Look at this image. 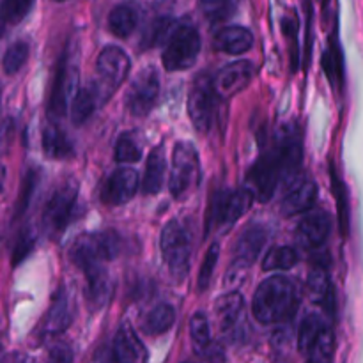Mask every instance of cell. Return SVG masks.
Here are the masks:
<instances>
[{"mask_svg":"<svg viewBox=\"0 0 363 363\" xmlns=\"http://www.w3.org/2000/svg\"><path fill=\"white\" fill-rule=\"evenodd\" d=\"M296 308V287L286 277H272L254 294V315L262 325L282 323Z\"/></svg>","mask_w":363,"mask_h":363,"instance_id":"obj_1","label":"cell"},{"mask_svg":"<svg viewBox=\"0 0 363 363\" xmlns=\"http://www.w3.org/2000/svg\"><path fill=\"white\" fill-rule=\"evenodd\" d=\"M121 240L112 230L105 233H91L78 236L69 248V259L74 266L87 272V269L103 266L119 255Z\"/></svg>","mask_w":363,"mask_h":363,"instance_id":"obj_2","label":"cell"},{"mask_svg":"<svg viewBox=\"0 0 363 363\" xmlns=\"http://www.w3.org/2000/svg\"><path fill=\"white\" fill-rule=\"evenodd\" d=\"M218 96L215 80L208 73H201L195 78L188 94V113L195 130L201 133H206L213 126Z\"/></svg>","mask_w":363,"mask_h":363,"instance_id":"obj_3","label":"cell"},{"mask_svg":"<svg viewBox=\"0 0 363 363\" xmlns=\"http://www.w3.org/2000/svg\"><path fill=\"white\" fill-rule=\"evenodd\" d=\"M162 255L167 268L176 279H183L188 273L191 255V238L186 227L177 220H172L165 225L162 233Z\"/></svg>","mask_w":363,"mask_h":363,"instance_id":"obj_4","label":"cell"},{"mask_svg":"<svg viewBox=\"0 0 363 363\" xmlns=\"http://www.w3.org/2000/svg\"><path fill=\"white\" fill-rule=\"evenodd\" d=\"M201 53V35L191 25H177L163 52V66L169 71L190 69Z\"/></svg>","mask_w":363,"mask_h":363,"instance_id":"obj_5","label":"cell"},{"mask_svg":"<svg viewBox=\"0 0 363 363\" xmlns=\"http://www.w3.org/2000/svg\"><path fill=\"white\" fill-rule=\"evenodd\" d=\"M201 167H199L197 149L190 142H179L172 151L170 167V191L176 199L184 197L195 184H199Z\"/></svg>","mask_w":363,"mask_h":363,"instance_id":"obj_6","label":"cell"},{"mask_svg":"<svg viewBox=\"0 0 363 363\" xmlns=\"http://www.w3.org/2000/svg\"><path fill=\"white\" fill-rule=\"evenodd\" d=\"M269 151L277 158L280 167L282 181L291 186L298 179V170L301 165V135L294 124H284L275 135V140Z\"/></svg>","mask_w":363,"mask_h":363,"instance_id":"obj_7","label":"cell"},{"mask_svg":"<svg viewBox=\"0 0 363 363\" xmlns=\"http://www.w3.org/2000/svg\"><path fill=\"white\" fill-rule=\"evenodd\" d=\"M131 60L128 53L119 46H106L96 60V73H98V91L103 99L108 98L116 89L121 87L130 73Z\"/></svg>","mask_w":363,"mask_h":363,"instance_id":"obj_8","label":"cell"},{"mask_svg":"<svg viewBox=\"0 0 363 363\" xmlns=\"http://www.w3.org/2000/svg\"><path fill=\"white\" fill-rule=\"evenodd\" d=\"M77 197L78 184L73 179H67L53 191L43 211V227L50 236H59L64 233L77 204Z\"/></svg>","mask_w":363,"mask_h":363,"instance_id":"obj_9","label":"cell"},{"mask_svg":"<svg viewBox=\"0 0 363 363\" xmlns=\"http://www.w3.org/2000/svg\"><path fill=\"white\" fill-rule=\"evenodd\" d=\"M160 96V74L152 66L144 67L131 82L126 94V106L131 116L144 117L151 112Z\"/></svg>","mask_w":363,"mask_h":363,"instance_id":"obj_10","label":"cell"},{"mask_svg":"<svg viewBox=\"0 0 363 363\" xmlns=\"http://www.w3.org/2000/svg\"><path fill=\"white\" fill-rule=\"evenodd\" d=\"M279 181H282L280 167L273 152L268 151L257 160L254 169L248 174L247 188L254 195V199H257L259 202H266L273 197Z\"/></svg>","mask_w":363,"mask_h":363,"instance_id":"obj_11","label":"cell"},{"mask_svg":"<svg viewBox=\"0 0 363 363\" xmlns=\"http://www.w3.org/2000/svg\"><path fill=\"white\" fill-rule=\"evenodd\" d=\"M266 243V230L262 227L254 225L248 227L241 238L238 240L236 248H234V261L230 264L229 280L238 282L243 279L245 272L250 268L252 262L259 257Z\"/></svg>","mask_w":363,"mask_h":363,"instance_id":"obj_12","label":"cell"},{"mask_svg":"<svg viewBox=\"0 0 363 363\" xmlns=\"http://www.w3.org/2000/svg\"><path fill=\"white\" fill-rule=\"evenodd\" d=\"M252 202H254V195L248 188L220 191L211 202V222L215 225H230L248 211Z\"/></svg>","mask_w":363,"mask_h":363,"instance_id":"obj_13","label":"cell"},{"mask_svg":"<svg viewBox=\"0 0 363 363\" xmlns=\"http://www.w3.org/2000/svg\"><path fill=\"white\" fill-rule=\"evenodd\" d=\"M78 92V69L74 66L66 64V60L59 64L55 84H53L52 98H50V116L62 117L73 98Z\"/></svg>","mask_w":363,"mask_h":363,"instance_id":"obj_14","label":"cell"},{"mask_svg":"<svg viewBox=\"0 0 363 363\" xmlns=\"http://www.w3.org/2000/svg\"><path fill=\"white\" fill-rule=\"evenodd\" d=\"M113 363H147L149 353L130 323H123L113 337Z\"/></svg>","mask_w":363,"mask_h":363,"instance_id":"obj_15","label":"cell"},{"mask_svg":"<svg viewBox=\"0 0 363 363\" xmlns=\"http://www.w3.org/2000/svg\"><path fill=\"white\" fill-rule=\"evenodd\" d=\"M215 318L222 335H236L245 323V301L240 293H229L215 303Z\"/></svg>","mask_w":363,"mask_h":363,"instance_id":"obj_16","label":"cell"},{"mask_svg":"<svg viewBox=\"0 0 363 363\" xmlns=\"http://www.w3.org/2000/svg\"><path fill=\"white\" fill-rule=\"evenodd\" d=\"M138 174L130 167H121L106 181L103 188V201L110 206L126 204L138 190Z\"/></svg>","mask_w":363,"mask_h":363,"instance_id":"obj_17","label":"cell"},{"mask_svg":"<svg viewBox=\"0 0 363 363\" xmlns=\"http://www.w3.org/2000/svg\"><path fill=\"white\" fill-rule=\"evenodd\" d=\"M254 77V64L250 60H236L223 67L216 77V91L220 96H234L243 91Z\"/></svg>","mask_w":363,"mask_h":363,"instance_id":"obj_18","label":"cell"},{"mask_svg":"<svg viewBox=\"0 0 363 363\" xmlns=\"http://www.w3.org/2000/svg\"><path fill=\"white\" fill-rule=\"evenodd\" d=\"M71 318H73V314H71L69 296L66 294V291L59 289L53 296V301L50 305L48 312H46L45 319H43L41 335L45 339L60 335L71 325Z\"/></svg>","mask_w":363,"mask_h":363,"instance_id":"obj_19","label":"cell"},{"mask_svg":"<svg viewBox=\"0 0 363 363\" xmlns=\"http://www.w3.org/2000/svg\"><path fill=\"white\" fill-rule=\"evenodd\" d=\"M332 230V218L328 213H312L301 220L298 227V240L307 248H319L328 240Z\"/></svg>","mask_w":363,"mask_h":363,"instance_id":"obj_20","label":"cell"},{"mask_svg":"<svg viewBox=\"0 0 363 363\" xmlns=\"http://www.w3.org/2000/svg\"><path fill=\"white\" fill-rule=\"evenodd\" d=\"M318 197V186L312 179L294 181L287 190V195L282 201V213L286 216H293L296 213H303L312 208Z\"/></svg>","mask_w":363,"mask_h":363,"instance_id":"obj_21","label":"cell"},{"mask_svg":"<svg viewBox=\"0 0 363 363\" xmlns=\"http://www.w3.org/2000/svg\"><path fill=\"white\" fill-rule=\"evenodd\" d=\"M87 275V301L92 311H99L105 307L112 294L110 277L103 266H96L85 272Z\"/></svg>","mask_w":363,"mask_h":363,"instance_id":"obj_22","label":"cell"},{"mask_svg":"<svg viewBox=\"0 0 363 363\" xmlns=\"http://www.w3.org/2000/svg\"><path fill=\"white\" fill-rule=\"evenodd\" d=\"M254 45V35L245 27H225L216 34L215 46L220 52L230 53V55H240L248 52Z\"/></svg>","mask_w":363,"mask_h":363,"instance_id":"obj_23","label":"cell"},{"mask_svg":"<svg viewBox=\"0 0 363 363\" xmlns=\"http://www.w3.org/2000/svg\"><path fill=\"white\" fill-rule=\"evenodd\" d=\"M165 170H167V160L163 155V149L158 147L149 155L147 163H145V172L142 177V191L145 195L158 194L165 181Z\"/></svg>","mask_w":363,"mask_h":363,"instance_id":"obj_24","label":"cell"},{"mask_svg":"<svg viewBox=\"0 0 363 363\" xmlns=\"http://www.w3.org/2000/svg\"><path fill=\"white\" fill-rule=\"evenodd\" d=\"M43 149H45L46 156L55 160L69 158L73 155V145H71L69 138L57 124H48L43 130Z\"/></svg>","mask_w":363,"mask_h":363,"instance_id":"obj_25","label":"cell"},{"mask_svg":"<svg viewBox=\"0 0 363 363\" xmlns=\"http://www.w3.org/2000/svg\"><path fill=\"white\" fill-rule=\"evenodd\" d=\"M138 11L131 4H119L108 16V27L117 38H128L137 28Z\"/></svg>","mask_w":363,"mask_h":363,"instance_id":"obj_26","label":"cell"},{"mask_svg":"<svg viewBox=\"0 0 363 363\" xmlns=\"http://www.w3.org/2000/svg\"><path fill=\"white\" fill-rule=\"evenodd\" d=\"M99 98H101V94L94 85L80 89L73 98V103H71V121L74 124H84L94 113Z\"/></svg>","mask_w":363,"mask_h":363,"instance_id":"obj_27","label":"cell"},{"mask_svg":"<svg viewBox=\"0 0 363 363\" xmlns=\"http://www.w3.org/2000/svg\"><path fill=\"white\" fill-rule=\"evenodd\" d=\"M305 357H307V363H333V357H335V333H333V330L328 325L323 328L318 339L312 342Z\"/></svg>","mask_w":363,"mask_h":363,"instance_id":"obj_28","label":"cell"},{"mask_svg":"<svg viewBox=\"0 0 363 363\" xmlns=\"http://www.w3.org/2000/svg\"><path fill=\"white\" fill-rule=\"evenodd\" d=\"M34 0H2L0 4V35L6 34L9 28L16 27L28 13H30Z\"/></svg>","mask_w":363,"mask_h":363,"instance_id":"obj_29","label":"cell"},{"mask_svg":"<svg viewBox=\"0 0 363 363\" xmlns=\"http://www.w3.org/2000/svg\"><path fill=\"white\" fill-rule=\"evenodd\" d=\"M176 321V312L170 305L160 303L145 315L144 319V332L149 335H162L169 332Z\"/></svg>","mask_w":363,"mask_h":363,"instance_id":"obj_30","label":"cell"},{"mask_svg":"<svg viewBox=\"0 0 363 363\" xmlns=\"http://www.w3.org/2000/svg\"><path fill=\"white\" fill-rule=\"evenodd\" d=\"M176 27L177 23L172 18H158V20H155L145 28L144 35H142V48H152V46H160L163 43L167 45Z\"/></svg>","mask_w":363,"mask_h":363,"instance_id":"obj_31","label":"cell"},{"mask_svg":"<svg viewBox=\"0 0 363 363\" xmlns=\"http://www.w3.org/2000/svg\"><path fill=\"white\" fill-rule=\"evenodd\" d=\"M308 289H311L312 296L318 303L333 312V287L330 284L328 275L323 269H315L311 277H308Z\"/></svg>","mask_w":363,"mask_h":363,"instance_id":"obj_32","label":"cell"},{"mask_svg":"<svg viewBox=\"0 0 363 363\" xmlns=\"http://www.w3.org/2000/svg\"><path fill=\"white\" fill-rule=\"evenodd\" d=\"M325 326L326 321L318 314H311L303 319V323L300 326V332H298V350L301 351V354L307 353L308 347L318 339V335L323 332Z\"/></svg>","mask_w":363,"mask_h":363,"instance_id":"obj_33","label":"cell"},{"mask_svg":"<svg viewBox=\"0 0 363 363\" xmlns=\"http://www.w3.org/2000/svg\"><path fill=\"white\" fill-rule=\"evenodd\" d=\"M298 262V252L291 247H277L266 254L262 268L266 272H275V269H291Z\"/></svg>","mask_w":363,"mask_h":363,"instance_id":"obj_34","label":"cell"},{"mask_svg":"<svg viewBox=\"0 0 363 363\" xmlns=\"http://www.w3.org/2000/svg\"><path fill=\"white\" fill-rule=\"evenodd\" d=\"M190 337L195 351L199 354L204 353L206 347L211 344V330H209V321L204 314H195L190 321Z\"/></svg>","mask_w":363,"mask_h":363,"instance_id":"obj_35","label":"cell"},{"mask_svg":"<svg viewBox=\"0 0 363 363\" xmlns=\"http://www.w3.org/2000/svg\"><path fill=\"white\" fill-rule=\"evenodd\" d=\"M28 59V45L25 41H18L6 50L2 59V67L7 74H14L23 67Z\"/></svg>","mask_w":363,"mask_h":363,"instance_id":"obj_36","label":"cell"},{"mask_svg":"<svg viewBox=\"0 0 363 363\" xmlns=\"http://www.w3.org/2000/svg\"><path fill=\"white\" fill-rule=\"evenodd\" d=\"M201 9L209 21L218 23L233 16L236 9V0H201Z\"/></svg>","mask_w":363,"mask_h":363,"instance_id":"obj_37","label":"cell"},{"mask_svg":"<svg viewBox=\"0 0 363 363\" xmlns=\"http://www.w3.org/2000/svg\"><path fill=\"white\" fill-rule=\"evenodd\" d=\"M142 156L140 145L131 135H123L116 144V160L119 163H135Z\"/></svg>","mask_w":363,"mask_h":363,"instance_id":"obj_38","label":"cell"},{"mask_svg":"<svg viewBox=\"0 0 363 363\" xmlns=\"http://www.w3.org/2000/svg\"><path fill=\"white\" fill-rule=\"evenodd\" d=\"M218 254H220V247L218 245H211V248L206 254L204 261H202L201 272H199V280H197V287L199 291H206L211 284V277L213 272H215V266L218 262Z\"/></svg>","mask_w":363,"mask_h":363,"instance_id":"obj_39","label":"cell"},{"mask_svg":"<svg viewBox=\"0 0 363 363\" xmlns=\"http://www.w3.org/2000/svg\"><path fill=\"white\" fill-rule=\"evenodd\" d=\"M35 245V233L32 229H25L23 233L20 234L18 238L16 245H14V250H13V264L18 266L28 254L32 252Z\"/></svg>","mask_w":363,"mask_h":363,"instance_id":"obj_40","label":"cell"},{"mask_svg":"<svg viewBox=\"0 0 363 363\" xmlns=\"http://www.w3.org/2000/svg\"><path fill=\"white\" fill-rule=\"evenodd\" d=\"M333 190H335L337 195V204H339V213H340V227H342V233H347V220H350V215H347V197H346V188H344L342 181L335 176L333 172Z\"/></svg>","mask_w":363,"mask_h":363,"instance_id":"obj_41","label":"cell"},{"mask_svg":"<svg viewBox=\"0 0 363 363\" xmlns=\"http://www.w3.org/2000/svg\"><path fill=\"white\" fill-rule=\"evenodd\" d=\"M35 172L32 170V172H28V176L25 177L23 181V188H21L20 191V199H18V206H16V215H21V213L27 209L28 202H30V197H32V191H34L35 188Z\"/></svg>","mask_w":363,"mask_h":363,"instance_id":"obj_42","label":"cell"},{"mask_svg":"<svg viewBox=\"0 0 363 363\" xmlns=\"http://www.w3.org/2000/svg\"><path fill=\"white\" fill-rule=\"evenodd\" d=\"M46 363H73V351L64 342L53 344L48 351Z\"/></svg>","mask_w":363,"mask_h":363,"instance_id":"obj_43","label":"cell"},{"mask_svg":"<svg viewBox=\"0 0 363 363\" xmlns=\"http://www.w3.org/2000/svg\"><path fill=\"white\" fill-rule=\"evenodd\" d=\"M202 357L206 358L209 363H225V351L220 344L211 342L208 347L204 350Z\"/></svg>","mask_w":363,"mask_h":363,"instance_id":"obj_44","label":"cell"},{"mask_svg":"<svg viewBox=\"0 0 363 363\" xmlns=\"http://www.w3.org/2000/svg\"><path fill=\"white\" fill-rule=\"evenodd\" d=\"M0 363H38V360L20 351H13V353H7Z\"/></svg>","mask_w":363,"mask_h":363,"instance_id":"obj_45","label":"cell"},{"mask_svg":"<svg viewBox=\"0 0 363 363\" xmlns=\"http://www.w3.org/2000/svg\"><path fill=\"white\" fill-rule=\"evenodd\" d=\"M2 179H4V170L0 169V186H2Z\"/></svg>","mask_w":363,"mask_h":363,"instance_id":"obj_46","label":"cell"}]
</instances>
